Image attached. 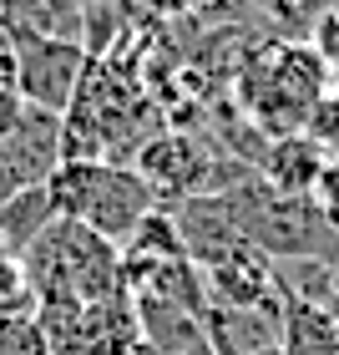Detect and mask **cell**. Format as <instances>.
<instances>
[{"instance_id":"cell-7","label":"cell","mask_w":339,"mask_h":355,"mask_svg":"<svg viewBox=\"0 0 339 355\" xmlns=\"http://www.w3.org/2000/svg\"><path fill=\"white\" fill-rule=\"evenodd\" d=\"M61 168V117L26 107L21 122L0 137V203L26 188H41Z\"/></svg>"},{"instance_id":"cell-3","label":"cell","mask_w":339,"mask_h":355,"mask_svg":"<svg viewBox=\"0 0 339 355\" xmlns=\"http://www.w3.org/2000/svg\"><path fill=\"white\" fill-rule=\"evenodd\" d=\"M223 198L233 208L238 234L268 259H324V254L339 249L334 229L319 218V208L309 198H288L253 173H244Z\"/></svg>"},{"instance_id":"cell-14","label":"cell","mask_w":339,"mask_h":355,"mask_svg":"<svg viewBox=\"0 0 339 355\" xmlns=\"http://www.w3.org/2000/svg\"><path fill=\"white\" fill-rule=\"evenodd\" d=\"M0 355H51L36 325V304L30 310H0Z\"/></svg>"},{"instance_id":"cell-19","label":"cell","mask_w":339,"mask_h":355,"mask_svg":"<svg viewBox=\"0 0 339 355\" xmlns=\"http://www.w3.org/2000/svg\"><path fill=\"white\" fill-rule=\"evenodd\" d=\"M76 10H91V6H107V0H71Z\"/></svg>"},{"instance_id":"cell-12","label":"cell","mask_w":339,"mask_h":355,"mask_svg":"<svg viewBox=\"0 0 339 355\" xmlns=\"http://www.w3.org/2000/svg\"><path fill=\"white\" fill-rule=\"evenodd\" d=\"M51 198H46V183L41 188H26V193H15V198L0 203V244H6L15 259L36 244V239L51 229Z\"/></svg>"},{"instance_id":"cell-18","label":"cell","mask_w":339,"mask_h":355,"mask_svg":"<svg viewBox=\"0 0 339 355\" xmlns=\"http://www.w3.org/2000/svg\"><path fill=\"white\" fill-rule=\"evenodd\" d=\"M0 87H15V46L6 31H0Z\"/></svg>"},{"instance_id":"cell-5","label":"cell","mask_w":339,"mask_h":355,"mask_svg":"<svg viewBox=\"0 0 339 355\" xmlns=\"http://www.w3.org/2000/svg\"><path fill=\"white\" fill-rule=\"evenodd\" d=\"M132 173L152 188L157 208L167 203H187V198H203V193H223V168L213 153H203L198 137L187 132H163V137H147L132 157Z\"/></svg>"},{"instance_id":"cell-2","label":"cell","mask_w":339,"mask_h":355,"mask_svg":"<svg viewBox=\"0 0 339 355\" xmlns=\"http://www.w3.org/2000/svg\"><path fill=\"white\" fill-rule=\"evenodd\" d=\"M21 269H26V289L36 304L46 300L96 304V300L127 295L117 244H107V239H96L91 229L66 223V218H51V229L21 254Z\"/></svg>"},{"instance_id":"cell-15","label":"cell","mask_w":339,"mask_h":355,"mask_svg":"<svg viewBox=\"0 0 339 355\" xmlns=\"http://www.w3.org/2000/svg\"><path fill=\"white\" fill-rule=\"evenodd\" d=\"M309 203L319 208V218H324L329 229H339V157H329V163L319 168L314 188H309Z\"/></svg>"},{"instance_id":"cell-1","label":"cell","mask_w":339,"mask_h":355,"mask_svg":"<svg viewBox=\"0 0 339 355\" xmlns=\"http://www.w3.org/2000/svg\"><path fill=\"white\" fill-rule=\"evenodd\" d=\"M51 214L66 223H82L107 244H127L132 229L157 208L152 188L132 173V163H96V157H66L46 178Z\"/></svg>"},{"instance_id":"cell-13","label":"cell","mask_w":339,"mask_h":355,"mask_svg":"<svg viewBox=\"0 0 339 355\" xmlns=\"http://www.w3.org/2000/svg\"><path fill=\"white\" fill-rule=\"evenodd\" d=\"M122 259H187L183 249V229H177L172 208H152L147 218L132 229V239L117 249Z\"/></svg>"},{"instance_id":"cell-6","label":"cell","mask_w":339,"mask_h":355,"mask_svg":"<svg viewBox=\"0 0 339 355\" xmlns=\"http://www.w3.org/2000/svg\"><path fill=\"white\" fill-rule=\"evenodd\" d=\"M15 46V96L26 107H41L51 117H66L76 102V87L86 76L82 41H56V36H10Z\"/></svg>"},{"instance_id":"cell-9","label":"cell","mask_w":339,"mask_h":355,"mask_svg":"<svg viewBox=\"0 0 339 355\" xmlns=\"http://www.w3.org/2000/svg\"><path fill=\"white\" fill-rule=\"evenodd\" d=\"M142 330H137V310L132 300H96L82 310V325H76V355H137Z\"/></svg>"},{"instance_id":"cell-10","label":"cell","mask_w":339,"mask_h":355,"mask_svg":"<svg viewBox=\"0 0 339 355\" xmlns=\"http://www.w3.org/2000/svg\"><path fill=\"white\" fill-rule=\"evenodd\" d=\"M279 340L284 355H339V320L304 295H284Z\"/></svg>"},{"instance_id":"cell-16","label":"cell","mask_w":339,"mask_h":355,"mask_svg":"<svg viewBox=\"0 0 339 355\" xmlns=\"http://www.w3.org/2000/svg\"><path fill=\"white\" fill-rule=\"evenodd\" d=\"M314 56L324 61V71L339 82V10H329V15L314 21Z\"/></svg>"},{"instance_id":"cell-8","label":"cell","mask_w":339,"mask_h":355,"mask_svg":"<svg viewBox=\"0 0 339 355\" xmlns=\"http://www.w3.org/2000/svg\"><path fill=\"white\" fill-rule=\"evenodd\" d=\"M324 163H329L324 142H314L309 132H284V137H273L264 148L258 173H264L268 188L288 193V198H309V188H314V178H319Z\"/></svg>"},{"instance_id":"cell-17","label":"cell","mask_w":339,"mask_h":355,"mask_svg":"<svg viewBox=\"0 0 339 355\" xmlns=\"http://www.w3.org/2000/svg\"><path fill=\"white\" fill-rule=\"evenodd\" d=\"M117 6H142L147 15H163V21H177V15L198 10L203 0H117Z\"/></svg>"},{"instance_id":"cell-11","label":"cell","mask_w":339,"mask_h":355,"mask_svg":"<svg viewBox=\"0 0 339 355\" xmlns=\"http://www.w3.org/2000/svg\"><path fill=\"white\" fill-rule=\"evenodd\" d=\"M0 31L6 36L82 41V10L71 0H0Z\"/></svg>"},{"instance_id":"cell-4","label":"cell","mask_w":339,"mask_h":355,"mask_svg":"<svg viewBox=\"0 0 339 355\" xmlns=\"http://www.w3.org/2000/svg\"><path fill=\"white\" fill-rule=\"evenodd\" d=\"M324 87L329 71L314 56V46H279V51L253 56L244 71V102L273 137L304 132V122L324 102Z\"/></svg>"}]
</instances>
